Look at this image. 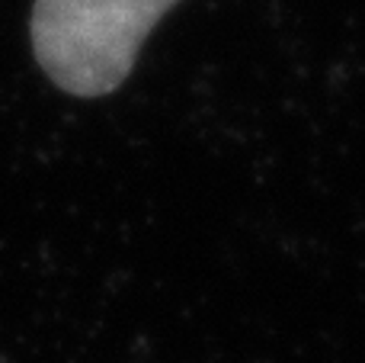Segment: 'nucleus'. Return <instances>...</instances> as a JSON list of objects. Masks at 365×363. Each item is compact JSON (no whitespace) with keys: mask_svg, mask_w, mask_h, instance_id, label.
Here are the masks:
<instances>
[{"mask_svg":"<svg viewBox=\"0 0 365 363\" xmlns=\"http://www.w3.org/2000/svg\"><path fill=\"white\" fill-rule=\"evenodd\" d=\"M180 0H36L32 51L61 90L113 94L128 77L141 42Z\"/></svg>","mask_w":365,"mask_h":363,"instance_id":"f257e3e1","label":"nucleus"}]
</instances>
